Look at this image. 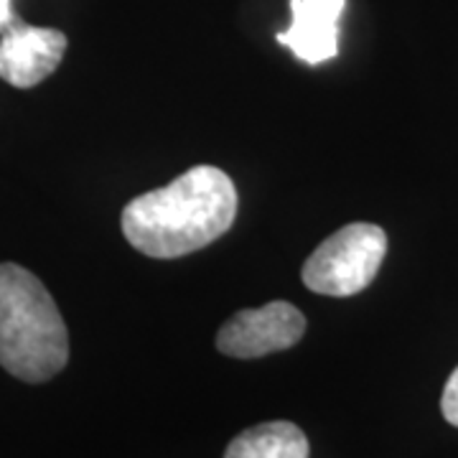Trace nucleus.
Returning a JSON list of instances; mask_svg holds the SVG:
<instances>
[{"label": "nucleus", "instance_id": "1", "mask_svg": "<svg viewBox=\"0 0 458 458\" xmlns=\"http://www.w3.org/2000/svg\"><path fill=\"white\" fill-rule=\"evenodd\" d=\"M237 189L222 168L194 165L123 209V234L138 252L176 260L216 242L237 219Z\"/></svg>", "mask_w": 458, "mask_h": 458}, {"label": "nucleus", "instance_id": "7", "mask_svg": "<svg viewBox=\"0 0 458 458\" xmlns=\"http://www.w3.org/2000/svg\"><path fill=\"white\" fill-rule=\"evenodd\" d=\"M311 445L301 428L288 420L260 423L229 441L225 458H309Z\"/></svg>", "mask_w": 458, "mask_h": 458}, {"label": "nucleus", "instance_id": "5", "mask_svg": "<svg viewBox=\"0 0 458 458\" xmlns=\"http://www.w3.org/2000/svg\"><path fill=\"white\" fill-rule=\"evenodd\" d=\"M66 47L69 41L59 29L29 26L18 18L0 36V80L16 89H31L59 69Z\"/></svg>", "mask_w": 458, "mask_h": 458}, {"label": "nucleus", "instance_id": "6", "mask_svg": "<svg viewBox=\"0 0 458 458\" xmlns=\"http://www.w3.org/2000/svg\"><path fill=\"white\" fill-rule=\"evenodd\" d=\"M346 0H291L293 23L278 33L283 47L306 64H321L339 54V18Z\"/></svg>", "mask_w": 458, "mask_h": 458}, {"label": "nucleus", "instance_id": "9", "mask_svg": "<svg viewBox=\"0 0 458 458\" xmlns=\"http://www.w3.org/2000/svg\"><path fill=\"white\" fill-rule=\"evenodd\" d=\"M18 21L16 11H13V0H0V36L8 31Z\"/></svg>", "mask_w": 458, "mask_h": 458}, {"label": "nucleus", "instance_id": "2", "mask_svg": "<svg viewBox=\"0 0 458 458\" xmlns=\"http://www.w3.org/2000/svg\"><path fill=\"white\" fill-rule=\"evenodd\" d=\"M69 361V331L47 285L0 262V367L21 382H49Z\"/></svg>", "mask_w": 458, "mask_h": 458}, {"label": "nucleus", "instance_id": "8", "mask_svg": "<svg viewBox=\"0 0 458 458\" xmlns=\"http://www.w3.org/2000/svg\"><path fill=\"white\" fill-rule=\"evenodd\" d=\"M441 412H443V418H445L451 426L458 428V367L451 372L448 382H445V387H443Z\"/></svg>", "mask_w": 458, "mask_h": 458}, {"label": "nucleus", "instance_id": "3", "mask_svg": "<svg viewBox=\"0 0 458 458\" xmlns=\"http://www.w3.org/2000/svg\"><path fill=\"white\" fill-rule=\"evenodd\" d=\"M387 255L385 229L354 222L327 237L303 262V285L318 295L349 298L361 293L377 278Z\"/></svg>", "mask_w": 458, "mask_h": 458}, {"label": "nucleus", "instance_id": "4", "mask_svg": "<svg viewBox=\"0 0 458 458\" xmlns=\"http://www.w3.org/2000/svg\"><path fill=\"white\" fill-rule=\"evenodd\" d=\"M303 334L306 316L288 301H273L227 318L216 331V349L234 360H260L295 346Z\"/></svg>", "mask_w": 458, "mask_h": 458}]
</instances>
